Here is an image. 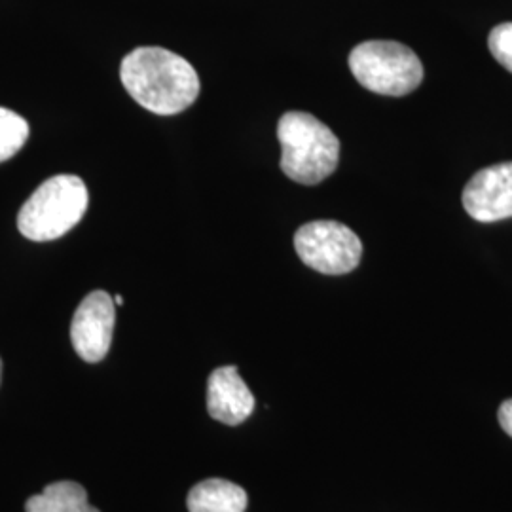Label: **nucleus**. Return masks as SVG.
Masks as SVG:
<instances>
[{
    "mask_svg": "<svg viewBox=\"0 0 512 512\" xmlns=\"http://www.w3.org/2000/svg\"><path fill=\"white\" fill-rule=\"evenodd\" d=\"M25 512H101L88 503V492L73 480H59L31 495L25 503Z\"/></svg>",
    "mask_w": 512,
    "mask_h": 512,
    "instance_id": "obj_10",
    "label": "nucleus"
},
{
    "mask_svg": "<svg viewBox=\"0 0 512 512\" xmlns=\"http://www.w3.org/2000/svg\"><path fill=\"white\" fill-rule=\"evenodd\" d=\"M463 207L471 219L497 222L512 217V162L480 169L463 188Z\"/></svg>",
    "mask_w": 512,
    "mask_h": 512,
    "instance_id": "obj_7",
    "label": "nucleus"
},
{
    "mask_svg": "<svg viewBox=\"0 0 512 512\" xmlns=\"http://www.w3.org/2000/svg\"><path fill=\"white\" fill-rule=\"evenodd\" d=\"M114 304L116 306H124V298L118 294V296H114Z\"/></svg>",
    "mask_w": 512,
    "mask_h": 512,
    "instance_id": "obj_14",
    "label": "nucleus"
},
{
    "mask_svg": "<svg viewBox=\"0 0 512 512\" xmlns=\"http://www.w3.org/2000/svg\"><path fill=\"white\" fill-rule=\"evenodd\" d=\"M349 69L368 92L404 97L420 88L423 65L408 46L395 40H368L349 54Z\"/></svg>",
    "mask_w": 512,
    "mask_h": 512,
    "instance_id": "obj_4",
    "label": "nucleus"
},
{
    "mask_svg": "<svg viewBox=\"0 0 512 512\" xmlns=\"http://www.w3.org/2000/svg\"><path fill=\"white\" fill-rule=\"evenodd\" d=\"M294 249L311 270L325 275L353 272L363 256L359 236L338 220H313L294 236Z\"/></svg>",
    "mask_w": 512,
    "mask_h": 512,
    "instance_id": "obj_5",
    "label": "nucleus"
},
{
    "mask_svg": "<svg viewBox=\"0 0 512 512\" xmlns=\"http://www.w3.org/2000/svg\"><path fill=\"white\" fill-rule=\"evenodd\" d=\"M488 48L495 57V61L512 73V23H501L492 29L488 37Z\"/></svg>",
    "mask_w": 512,
    "mask_h": 512,
    "instance_id": "obj_12",
    "label": "nucleus"
},
{
    "mask_svg": "<svg viewBox=\"0 0 512 512\" xmlns=\"http://www.w3.org/2000/svg\"><path fill=\"white\" fill-rule=\"evenodd\" d=\"M120 78L129 95L160 116H173L194 105L202 84L196 69L165 48L145 46L124 57Z\"/></svg>",
    "mask_w": 512,
    "mask_h": 512,
    "instance_id": "obj_1",
    "label": "nucleus"
},
{
    "mask_svg": "<svg viewBox=\"0 0 512 512\" xmlns=\"http://www.w3.org/2000/svg\"><path fill=\"white\" fill-rule=\"evenodd\" d=\"M0 382H2V361H0Z\"/></svg>",
    "mask_w": 512,
    "mask_h": 512,
    "instance_id": "obj_15",
    "label": "nucleus"
},
{
    "mask_svg": "<svg viewBox=\"0 0 512 512\" xmlns=\"http://www.w3.org/2000/svg\"><path fill=\"white\" fill-rule=\"evenodd\" d=\"M281 169L294 183H323L336 171L340 141L332 129L310 112H285L277 124Z\"/></svg>",
    "mask_w": 512,
    "mask_h": 512,
    "instance_id": "obj_2",
    "label": "nucleus"
},
{
    "mask_svg": "<svg viewBox=\"0 0 512 512\" xmlns=\"http://www.w3.org/2000/svg\"><path fill=\"white\" fill-rule=\"evenodd\" d=\"M499 425L509 437H512V399L499 406Z\"/></svg>",
    "mask_w": 512,
    "mask_h": 512,
    "instance_id": "obj_13",
    "label": "nucleus"
},
{
    "mask_svg": "<svg viewBox=\"0 0 512 512\" xmlns=\"http://www.w3.org/2000/svg\"><path fill=\"white\" fill-rule=\"evenodd\" d=\"M247 503V492L222 478H209L196 484L186 499L190 512H245Z\"/></svg>",
    "mask_w": 512,
    "mask_h": 512,
    "instance_id": "obj_9",
    "label": "nucleus"
},
{
    "mask_svg": "<svg viewBox=\"0 0 512 512\" xmlns=\"http://www.w3.org/2000/svg\"><path fill=\"white\" fill-rule=\"evenodd\" d=\"M207 410L211 418L226 425H239L253 414L255 397L236 366H220L211 372L207 382Z\"/></svg>",
    "mask_w": 512,
    "mask_h": 512,
    "instance_id": "obj_8",
    "label": "nucleus"
},
{
    "mask_svg": "<svg viewBox=\"0 0 512 512\" xmlns=\"http://www.w3.org/2000/svg\"><path fill=\"white\" fill-rule=\"evenodd\" d=\"M114 306L116 304L110 294L93 291L74 311L71 340L82 361L99 363L107 357L116 321Z\"/></svg>",
    "mask_w": 512,
    "mask_h": 512,
    "instance_id": "obj_6",
    "label": "nucleus"
},
{
    "mask_svg": "<svg viewBox=\"0 0 512 512\" xmlns=\"http://www.w3.org/2000/svg\"><path fill=\"white\" fill-rule=\"evenodd\" d=\"M88 203L90 194L80 177L55 175L23 203L18 215L19 232L31 241L59 239L82 220Z\"/></svg>",
    "mask_w": 512,
    "mask_h": 512,
    "instance_id": "obj_3",
    "label": "nucleus"
},
{
    "mask_svg": "<svg viewBox=\"0 0 512 512\" xmlns=\"http://www.w3.org/2000/svg\"><path fill=\"white\" fill-rule=\"evenodd\" d=\"M29 139V124L14 110L0 107V162L16 156Z\"/></svg>",
    "mask_w": 512,
    "mask_h": 512,
    "instance_id": "obj_11",
    "label": "nucleus"
}]
</instances>
